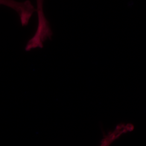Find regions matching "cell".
Returning a JSON list of instances; mask_svg holds the SVG:
<instances>
[{"label":"cell","mask_w":146,"mask_h":146,"mask_svg":"<svg viewBox=\"0 0 146 146\" xmlns=\"http://www.w3.org/2000/svg\"><path fill=\"white\" fill-rule=\"evenodd\" d=\"M0 5L8 7L15 11L23 26L28 24L33 14L36 11L29 1L18 2L15 0H0Z\"/></svg>","instance_id":"6da1fadb"},{"label":"cell","mask_w":146,"mask_h":146,"mask_svg":"<svg viewBox=\"0 0 146 146\" xmlns=\"http://www.w3.org/2000/svg\"><path fill=\"white\" fill-rule=\"evenodd\" d=\"M134 127L131 124H122L118 125L114 131L110 132L104 137L100 146H110L113 141L123 134L133 131Z\"/></svg>","instance_id":"7a4b0ae2"}]
</instances>
